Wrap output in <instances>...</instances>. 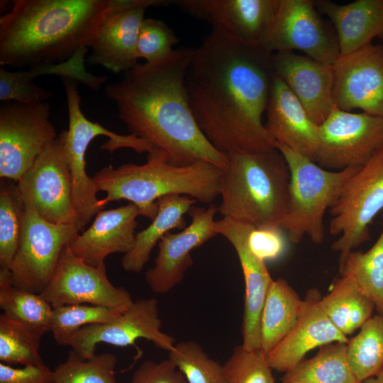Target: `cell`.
I'll return each mask as SVG.
<instances>
[{
	"mask_svg": "<svg viewBox=\"0 0 383 383\" xmlns=\"http://www.w3.org/2000/svg\"><path fill=\"white\" fill-rule=\"evenodd\" d=\"M272 55L216 29L193 49L185 78L189 106L204 135L224 155L277 148L262 121L275 74Z\"/></svg>",
	"mask_w": 383,
	"mask_h": 383,
	"instance_id": "cell-1",
	"label": "cell"
},
{
	"mask_svg": "<svg viewBox=\"0 0 383 383\" xmlns=\"http://www.w3.org/2000/svg\"><path fill=\"white\" fill-rule=\"evenodd\" d=\"M192 53L177 49L158 62L137 63L104 93L130 133L164 151L171 163L206 162L223 170L226 155L204 135L189 106L185 78Z\"/></svg>",
	"mask_w": 383,
	"mask_h": 383,
	"instance_id": "cell-2",
	"label": "cell"
},
{
	"mask_svg": "<svg viewBox=\"0 0 383 383\" xmlns=\"http://www.w3.org/2000/svg\"><path fill=\"white\" fill-rule=\"evenodd\" d=\"M110 0H14L0 17V65L62 62L88 48Z\"/></svg>",
	"mask_w": 383,
	"mask_h": 383,
	"instance_id": "cell-3",
	"label": "cell"
},
{
	"mask_svg": "<svg viewBox=\"0 0 383 383\" xmlns=\"http://www.w3.org/2000/svg\"><path fill=\"white\" fill-rule=\"evenodd\" d=\"M221 173V168L206 162L175 165L164 151L154 148L144 164L108 165L92 179L99 192L106 193L99 201L101 209L109 202L125 199L138 207L140 216L152 220L157 213V201L165 196L184 195L204 204L212 203L220 194Z\"/></svg>",
	"mask_w": 383,
	"mask_h": 383,
	"instance_id": "cell-4",
	"label": "cell"
},
{
	"mask_svg": "<svg viewBox=\"0 0 383 383\" xmlns=\"http://www.w3.org/2000/svg\"><path fill=\"white\" fill-rule=\"evenodd\" d=\"M220 182L223 216L254 227L281 226L285 216L289 170L277 149L233 150Z\"/></svg>",
	"mask_w": 383,
	"mask_h": 383,
	"instance_id": "cell-5",
	"label": "cell"
},
{
	"mask_svg": "<svg viewBox=\"0 0 383 383\" xmlns=\"http://www.w3.org/2000/svg\"><path fill=\"white\" fill-rule=\"evenodd\" d=\"M276 148L284 156L290 174L287 208L281 227L293 243L307 236L321 244L325 238V213L359 168L330 170L286 146L276 143Z\"/></svg>",
	"mask_w": 383,
	"mask_h": 383,
	"instance_id": "cell-6",
	"label": "cell"
},
{
	"mask_svg": "<svg viewBox=\"0 0 383 383\" xmlns=\"http://www.w3.org/2000/svg\"><path fill=\"white\" fill-rule=\"evenodd\" d=\"M67 102L68 129L60 133L63 152L73 185V204L77 216L76 226L79 232L101 210L96 196L99 189L92 177L86 172L85 154L94 138H109L101 149L113 153L121 148H130L138 153L149 152L152 146L148 141L133 134L121 135L111 131L98 122H93L84 116L81 107L79 82L69 78L62 79Z\"/></svg>",
	"mask_w": 383,
	"mask_h": 383,
	"instance_id": "cell-7",
	"label": "cell"
},
{
	"mask_svg": "<svg viewBox=\"0 0 383 383\" xmlns=\"http://www.w3.org/2000/svg\"><path fill=\"white\" fill-rule=\"evenodd\" d=\"M383 210V146L343 184L329 209V232L340 235L332 245L339 267L348 255L370 238V226Z\"/></svg>",
	"mask_w": 383,
	"mask_h": 383,
	"instance_id": "cell-8",
	"label": "cell"
},
{
	"mask_svg": "<svg viewBox=\"0 0 383 383\" xmlns=\"http://www.w3.org/2000/svg\"><path fill=\"white\" fill-rule=\"evenodd\" d=\"M48 101L0 105V177L18 182L57 137Z\"/></svg>",
	"mask_w": 383,
	"mask_h": 383,
	"instance_id": "cell-9",
	"label": "cell"
},
{
	"mask_svg": "<svg viewBox=\"0 0 383 383\" xmlns=\"http://www.w3.org/2000/svg\"><path fill=\"white\" fill-rule=\"evenodd\" d=\"M19 246L10 269L15 287L40 294L55 270L64 249L79 233L74 224H56L25 205Z\"/></svg>",
	"mask_w": 383,
	"mask_h": 383,
	"instance_id": "cell-10",
	"label": "cell"
},
{
	"mask_svg": "<svg viewBox=\"0 0 383 383\" xmlns=\"http://www.w3.org/2000/svg\"><path fill=\"white\" fill-rule=\"evenodd\" d=\"M383 146V118L333 106L318 126L313 162L330 170L360 168Z\"/></svg>",
	"mask_w": 383,
	"mask_h": 383,
	"instance_id": "cell-11",
	"label": "cell"
},
{
	"mask_svg": "<svg viewBox=\"0 0 383 383\" xmlns=\"http://www.w3.org/2000/svg\"><path fill=\"white\" fill-rule=\"evenodd\" d=\"M259 43L272 53L299 50L329 65L340 56L336 35L318 15L313 0H279L274 17Z\"/></svg>",
	"mask_w": 383,
	"mask_h": 383,
	"instance_id": "cell-12",
	"label": "cell"
},
{
	"mask_svg": "<svg viewBox=\"0 0 383 383\" xmlns=\"http://www.w3.org/2000/svg\"><path fill=\"white\" fill-rule=\"evenodd\" d=\"M16 185L24 204L32 206L44 219L76 225L72 179L60 134Z\"/></svg>",
	"mask_w": 383,
	"mask_h": 383,
	"instance_id": "cell-13",
	"label": "cell"
},
{
	"mask_svg": "<svg viewBox=\"0 0 383 383\" xmlns=\"http://www.w3.org/2000/svg\"><path fill=\"white\" fill-rule=\"evenodd\" d=\"M52 307L91 304L110 309H127L130 293L109 281L105 262L91 266L76 256L67 245L62 251L49 283L40 294Z\"/></svg>",
	"mask_w": 383,
	"mask_h": 383,
	"instance_id": "cell-14",
	"label": "cell"
},
{
	"mask_svg": "<svg viewBox=\"0 0 383 383\" xmlns=\"http://www.w3.org/2000/svg\"><path fill=\"white\" fill-rule=\"evenodd\" d=\"M162 321L157 300L140 299L112 320L82 327L69 339L67 345L82 360L94 357L98 343L126 347L139 338L152 341L155 346L170 351L174 340L161 331Z\"/></svg>",
	"mask_w": 383,
	"mask_h": 383,
	"instance_id": "cell-15",
	"label": "cell"
},
{
	"mask_svg": "<svg viewBox=\"0 0 383 383\" xmlns=\"http://www.w3.org/2000/svg\"><path fill=\"white\" fill-rule=\"evenodd\" d=\"M333 104L383 118V46L370 44L333 64Z\"/></svg>",
	"mask_w": 383,
	"mask_h": 383,
	"instance_id": "cell-16",
	"label": "cell"
},
{
	"mask_svg": "<svg viewBox=\"0 0 383 383\" xmlns=\"http://www.w3.org/2000/svg\"><path fill=\"white\" fill-rule=\"evenodd\" d=\"M217 211L213 204L206 208L192 206L189 225L179 233L169 232L160 240L154 265L145 274L152 292L167 293L182 282L193 264L191 252L217 235L213 228Z\"/></svg>",
	"mask_w": 383,
	"mask_h": 383,
	"instance_id": "cell-17",
	"label": "cell"
},
{
	"mask_svg": "<svg viewBox=\"0 0 383 383\" xmlns=\"http://www.w3.org/2000/svg\"><path fill=\"white\" fill-rule=\"evenodd\" d=\"M254 226L227 217L216 221L217 235L226 238L238 257L245 282V302L242 321L243 347L260 349V319L265 299L273 279L266 262L250 249L248 237Z\"/></svg>",
	"mask_w": 383,
	"mask_h": 383,
	"instance_id": "cell-18",
	"label": "cell"
},
{
	"mask_svg": "<svg viewBox=\"0 0 383 383\" xmlns=\"http://www.w3.org/2000/svg\"><path fill=\"white\" fill-rule=\"evenodd\" d=\"M180 9L238 40L259 43L273 20L279 0H177Z\"/></svg>",
	"mask_w": 383,
	"mask_h": 383,
	"instance_id": "cell-19",
	"label": "cell"
},
{
	"mask_svg": "<svg viewBox=\"0 0 383 383\" xmlns=\"http://www.w3.org/2000/svg\"><path fill=\"white\" fill-rule=\"evenodd\" d=\"M272 65L280 77L317 125L328 116L333 104V65L294 52L273 53Z\"/></svg>",
	"mask_w": 383,
	"mask_h": 383,
	"instance_id": "cell-20",
	"label": "cell"
},
{
	"mask_svg": "<svg viewBox=\"0 0 383 383\" xmlns=\"http://www.w3.org/2000/svg\"><path fill=\"white\" fill-rule=\"evenodd\" d=\"M316 288L309 289L304 299L301 313L289 334L267 355L272 370L287 372L304 359L312 349L348 338L331 322L322 306Z\"/></svg>",
	"mask_w": 383,
	"mask_h": 383,
	"instance_id": "cell-21",
	"label": "cell"
},
{
	"mask_svg": "<svg viewBox=\"0 0 383 383\" xmlns=\"http://www.w3.org/2000/svg\"><path fill=\"white\" fill-rule=\"evenodd\" d=\"M138 207L129 203L109 210H101L91 225L69 244L71 251L88 265L97 267L114 253L129 252L135 242Z\"/></svg>",
	"mask_w": 383,
	"mask_h": 383,
	"instance_id": "cell-22",
	"label": "cell"
},
{
	"mask_svg": "<svg viewBox=\"0 0 383 383\" xmlns=\"http://www.w3.org/2000/svg\"><path fill=\"white\" fill-rule=\"evenodd\" d=\"M265 127L270 137L313 161L318 141V125L284 82L274 74L266 109Z\"/></svg>",
	"mask_w": 383,
	"mask_h": 383,
	"instance_id": "cell-23",
	"label": "cell"
},
{
	"mask_svg": "<svg viewBox=\"0 0 383 383\" xmlns=\"http://www.w3.org/2000/svg\"><path fill=\"white\" fill-rule=\"evenodd\" d=\"M88 49L77 52L70 60L58 63L42 64L26 70L10 71L0 67V100L22 104H38L52 97L51 92L35 84V78L44 75H57L83 84L98 91L106 82L107 75L98 76L85 67V55Z\"/></svg>",
	"mask_w": 383,
	"mask_h": 383,
	"instance_id": "cell-24",
	"label": "cell"
},
{
	"mask_svg": "<svg viewBox=\"0 0 383 383\" xmlns=\"http://www.w3.org/2000/svg\"><path fill=\"white\" fill-rule=\"evenodd\" d=\"M148 8L138 6L106 15L90 43L91 52L87 62L116 74L133 68L138 63V37Z\"/></svg>",
	"mask_w": 383,
	"mask_h": 383,
	"instance_id": "cell-25",
	"label": "cell"
},
{
	"mask_svg": "<svg viewBox=\"0 0 383 383\" xmlns=\"http://www.w3.org/2000/svg\"><path fill=\"white\" fill-rule=\"evenodd\" d=\"M316 9L333 23L340 55L383 39V0H356L341 5L329 0L314 1Z\"/></svg>",
	"mask_w": 383,
	"mask_h": 383,
	"instance_id": "cell-26",
	"label": "cell"
},
{
	"mask_svg": "<svg viewBox=\"0 0 383 383\" xmlns=\"http://www.w3.org/2000/svg\"><path fill=\"white\" fill-rule=\"evenodd\" d=\"M197 201L184 195L171 194L157 201V213L151 223L137 233L133 249L121 259L123 269L128 272H140L148 262L154 247L171 230L184 229V215L189 213Z\"/></svg>",
	"mask_w": 383,
	"mask_h": 383,
	"instance_id": "cell-27",
	"label": "cell"
},
{
	"mask_svg": "<svg viewBox=\"0 0 383 383\" xmlns=\"http://www.w3.org/2000/svg\"><path fill=\"white\" fill-rule=\"evenodd\" d=\"M303 306L304 299L285 279H273L260 319V349L266 355L292 331Z\"/></svg>",
	"mask_w": 383,
	"mask_h": 383,
	"instance_id": "cell-28",
	"label": "cell"
},
{
	"mask_svg": "<svg viewBox=\"0 0 383 383\" xmlns=\"http://www.w3.org/2000/svg\"><path fill=\"white\" fill-rule=\"evenodd\" d=\"M340 276L321 303L331 322L347 336L360 328L375 308L351 274L343 272Z\"/></svg>",
	"mask_w": 383,
	"mask_h": 383,
	"instance_id": "cell-29",
	"label": "cell"
},
{
	"mask_svg": "<svg viewBox=\"0 0 383 383\" xmlns=\"http://www.w3.org/2000/svg\"><path fill=\"white\" fill-rule=\"evenodd\" d=\"M282 383H362L353 371L347 343L335 342L319 347L313 357L303 359L284 373Z\"/></svg>",
	"mask_w": 383,
	"mask_h": 383,
	"instance_id": "cell-30",
	"label": "cell"
},
{
	"mask_svg": "<svg viewBox=\"0 0 383 383\" xmlns=\"http://www.w3.org/2000/svg\"><path fill=\"white\" fill-rule=\"evenodd\" d=\"M0 308L14 320L50 331L53 307L40 294L15 287L9 270H0Z\"/></svg>",
	"mask_w": 383,
	"mask_h": 383,
	"instance_id": "cell-31",
	"label": "cell"
},
{
	"mask_svg": "<svg viewBox=\"0 0 383 383\" xmlns=\"http://www.w3.org/2000/svg\"><path fill=\"white\" fill-rule=\"evenodd\" d=\"M45 331L0 315V360L12 365L45 364L40 354L41 338Z\"/></svg>",
	"mask_w": 383,
	"mask_h": 383,
	"instance_id": "cell-32",
	"label": "cell"
},
{
	"mask_svg": "<svg viewBox=\"0 0 383 383\" xmlns=\"http://www.w3.org/2000/svg\"><path fill=\"white\" fill-rule=\"evenodd\" d=\"M349 363L356 377L363 382L383 367V314L372 316L360 332L347 343Z\"/></svg>",
	"mask_w": 383,
	"mask_h": 383,
	"instance_id": "cell-33",
	"label": "cell"
},
{
	"mask_svg": "<svg viewBox=\"0 0 383 383\" xmlns=\"http://www.w3.org/2000/svg\"><path fill=\"white\" fill-rule=\"evenodd\" d=\"M339 271L351 274L377 313L383 314V229L369 250L351 252Z\"/></svg>",
	"mask_w": 383,
	"mask_h": 383,
	"instance_id": "cell-34",
	"label": "cell"
},
{
	"mask_svg": "<svg viewBox=\"0 0 383 383\" xmlns=\"http://www.w3.org/2000/svg\"><path fill=\"white\" fill-rule=\"evenodd\" d=\"M26 206L13 181L0 183V266L10 270L21 236Z\"/></svg>",
	"mask_w": 383,
	"mask_h": 383,
	"instance_id": "cell-35",
	"label": "cell"
},
{
	"mask_svg": "<svg viewBox=\"0 0 383 383\" xmlns=\"http://www.w3.org/2000/svg\"><path fill=\"white\" fill-rule=\"evenodd\" d=\"M126 309L91 304L55 306L52 309L50 332L58 345L67 346L69 339L82 327L108 322Z\"/></svg>",
	"mask_w": 383,
	"mask_h": 383,
	"instance_id": "cell-36",
	"label": "cell"
},
{
	"mask_svg": "<svg viewBox=\"0 0 383 383\" xmlns=\"http://www.w3.org/2000/svg\"><path fill=\"white\" fill-rule=\"evenodd\" d=\"M168 360L188 383H228L223 365L211 359L193 340L174 344L168 351Z\"/></svg>",
	"mask_w": 383,
	"mask_h": 383,
	"instance_id": "cell-37",
	"label": "cell"
},
{
	"mask_svg": "<svg viewBox=\"0 0 383 383\" xmlns=\"http://www.w3.org/2000/svg\"><path fill=\"white\" fill-rule=\"evenodd\" d=\"M116 364V356L111 353L82 360L70 350L67 360L52 371V383H117Z\"/></svg>",
	"mask_w": 383,
	"mask_h": 383,
	"instance_id": "cell-38",
	"label": "cell"
},
{
	"mask_svg": "<svg viewBox=\"0 0 383 383\" xmlns=\"http://www.w3.org/2000/svg\"><path fill=\"white\" fill-rule=\"evenodd\" d=\"M223 367L228 383H275L261 349L249 350L237 345Z\"/></svg>",
	"mask_w": 383,
	"mask_h": 383,
	"instance_id": "cell-39",
	"label": "cell"
},
{
	"mask_svg": "<svg viewBox=\"0 0 383 383\" xmlns=\"http://www.w3.org/2000/svg\"><path fill=\"white\" fill-rule=\"evenodd\" d=\"M178 39L174 31L162 21L145 18L140 26L137 45L138 58L152 63L170 56Z\"/></svg>",
	"mask_w": 383,
	"mask_h": 383,
	"instance_id": "cell-40",
	"label": "cell"
},
{
	"mask_svg": "<svg viewBox=\"0 0 383 383\" xmlns=\"http://www.w3.org/2000/svg\"><path fill=\"white\" fill-rule=\"evenodd\" d=\"M284 231L281 226L253 227L248 237L252 251L265 261L276 260L287 247Z\"/></svg>",
	"mask_w": 383,
	"mask_h": 383,
	"instance_id": "cell-41",
	"label": "cell"
},
{
	"mask_svg": "<svg viewBox=\"0 0 383 383\" xmlns=\"http://www.w3.org/2000/svg\"><path fill=\"white\" fill-rule=\"evenodd\" d=\"M167 359L159 362L144 361L134 372L131 383H188Z\"/></svg>",
	"mask_w": 383,
	"mask_h": 383,
	"instance_id": "cell-42",
	"label": "cell"
},
{
	"mask_svg": "<svg viewBox=\"0 0 383 383\" xmlns=\"http://www.w3.org/2000/svg\"><path fill=\"white\" fill-rule=\"evenodd\" d=\"M52 371L45 365L13 367L0 363V383H52Z\"/></svg>",
	"mask_w": 383,
	"mask_h": 383,
	"instance_id": "cell-43",
	"label": "cell"
},
{
	"mask_svg": "<svg viewBox=\"0 0 383 383\" xmlns=\"http://www.w3.org/2000/svg\"><path fill=\"white\" fill-rule=\"evenodd\" d=\"M362 383H383V367L377 374L366 379Z\"/></svg>",
	"mask_w": 383,
	"mask_h": 383,
	"instance_id": "cell-44",
	"label": "cell"
}]
</instances>
